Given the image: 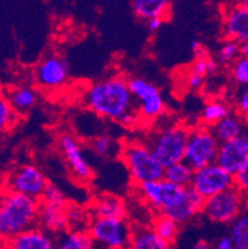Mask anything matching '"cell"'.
Segmentation results:
<instances>
[{"label":"cell","instance_id":"6da1fadb","mask_svg":"<svg viewBox=\"0 0 248 249\" xmlns=\"http://www.w3.org/2000/svg\"><path fill=\"white\" fill-rule=\"evenodd\" d=\"M86 107L101 118L119 123L136 104L126 77L112 76L91 83L83 93Z\"/></svg>","mask_w":248,"mask_h":249},{"label":"cell","instance_id":"7a4b0ae2","mask_svg":"<svg viewBox=\"0 0 248 249\" xmlns=\"http://www.w3.org/2000/svg\"><path fill=\"white\" fill-rule=\"evenodd\" d=\"M40 201L17 192L0 195V241L10 242L17 235L38 225Z\"/></svg>","mask_w":248,"mask_h":249},{"label":"cell","instance_id":"3957f363","mask_svg":"<svg viewBox=\"0 0 248 249\" xmlns=\"http://www.w3.org/2000/svg\"><path fill=\"white\" fill-rule=\"evenodd\" d=\"M119 156L135 186L164 178L165 167L156 160L147 142H127L120 150Z\"/></svg>","mask_w":248,"mask_h":249},{"label":"cell","instance_id":"277c9868","mask_svg":"<svg viewBox=\"0 0 248 249\" xmlns=\"http://www.w3.org/2000/svg\"><path fill=\"white\" fill-rule=\"evenodd\" d=\"M190 129L185 125L161 128L148 140V145L164 167L184 161Z\"/></svg>","mask_w":248,"mask_h":249},{"label":"cell","instance_id":"5b68a950","mask_svg":"<svg viewBox=\"0 0 248 249\" xmlns=\"http://www.w3.org/2000/svg\"><path fill=\"white\" fill-rule=\"evenodd\" d=\"M220 145L210 126L200 125L190 129L184 161L194 171L215 164Z\"/></svg>","mask_w":248,"mask_h":249},{"label":"cell","instance_id":"8992f818","mask_svg":"<svg viewBox=\"0 0 248 249\" xmlns=\"http://www.w3.org/2000/svg\"><path fill=\"white\" fill-rule=\"evenodd\" d=\"M88 232L95 244L104 249H128L133 228L127 219L92 218Z\"/></svg>","mask_w":248,"mask_h":249},{"label":"cell","instance_id":"52a82bcc","mask_svg":"<svg viewBox=\"0 0 248 249\" xmlns=\"http://www.w3.org/2000/svg\"><path fill=\"white\" fill-rule=\"evenodd\" d=\"M246 211V196L235 186L205 200L204 214L218 225H231Z\"/></svg>","mask_w":248,"mask_h":249},{"label":"cell","instance_id":"ba28073f","mask_svg":"<svg viewBox=\"0 0 248 249\" xmlns=\"http://www.w3.org/2000/svg\"><path fill=\"white\" fill-rule=\"evenodd\" d=\"M128 85L142 122L155 121L165 112V102L154 83L142 77H133L128 80Z\"/></svg>","mask_w":248,"mask_h":249},{"label":"cell","instance_id":"9c48e42d","mask_svg":"<svg viewBox=\"0 0 248 249\" xmlns=\"http://www.w3.org/2000/svg\"><path fill=\"white\" fill-rule=\"evenodd\" d=\"M184 191L185 187L174 185L165 178L145 182L136 186V192L139 197L147 205L158 211V213H167L169 210L175 207L183 197Z\"/></svg>","mask_w":248,"mask_h":249},{"label":"cell","instance_id":"30bf717a","mask_svg":"<svg viewBox=\"0 0 248 249\" xmlns=\"http://www.w3.org/2000/svg\"><path fill=\"white\" fill-rule=\"evenodd\" d=\"M49 185L46 176L33 164H24L14 170L8 178V191L17 192L27 197L41 200Z\"/></svg>","mask_w":248,"mask_h":249},{"label":"cell","instance_id":"8fae6325","mask_svg":"<svg viewBox=\"0 0 248 249\" xmlns=\"http://www.w3.org/2000/svg\"><path fill=\"white\" fill-rule=\"evenodd\" d=\"M235 186V180L231 174L225 171L217 164H211L202 169L195 170L191 187L205 200L221 194Z\"/></svg>","mask_w":248,"mask_h":249},{"label":"cell","instance_id":"7c38bea8","mask_svg":"<svg viewBox=\"0 0 248 249\" xmlns=\"http://www.w3.org/2000/svg\"><path fill=\"white\" fill-rule=\"evenodd\" d=\"M58 148L71 170L72 175L81 182H87L93 178V167L78 139L71 133H62L58 138Z\"/></svg>","mask_w":248,"mask_h":249},{"label":"cell","instance_id":"4fadbf2b","mask_svg":"<svg viewBox=\"0 0 248 249\" xmlns=\"http://www.w3.org/2000/svg\"><path fill=\"white\" fill-rule=\"evenodd\" d=\"M35 81L41 88L56 90L62 88L70 78L67 61L57 55L42 58L35 69Z\"/></svg>","mask_w":248,"mask_h":249},{"label":"cell","instance_id":"5bb4252c","mask_svg":"<svg viewBox=\"0 0 248 249\" xmlns=\"http://www.w3.org/2000/svg\"><path fill=\"white\" fill-rule=\"evenodd\" d=\"M248 160V126L240 137L222 142L216 164L235 176Z\"/></svg>","mask_w":248,"mask_h":249},{"label":"cell","instance_id":"9a60e30c","mask_svg":"<svg viewBox=\"0 0 248 249\" xmlns=\"http://www.w3.org/2000/svg\"><path fill=\"white\" fill-rule=\"evenodd\" d=\"M222 33L226 40L240 45L248 42V9L240 3L227 6L224 13Z\"/></svg>","mask_w":248,"mask_h":249},{"label":"cell","instance_id":"2e32d148","mask_svg":"<svg viewBox=\"0 0 248 249\" xmlns=\"http://www.w3.org/2000/svg\"><path fill=\"white\" fill-rule=\"evenodd\" d=\"M204 206L205 198L200 196L192 187L188 186L185 187L183 197L179 201V203L164 214L172 217L181 226L201 214L204 211Z\"/></svg>","mask_w":248,"mask_h":249},{"label":"cell","instance_id":"e0dca14e","mask_svg":"<svg viewBox=\"0 0 248 249\" xmlns=\"http://www.w3.org/2000/svg\"><path fill=\"white\" fill-rule=\"evenodd\" d=\"M67 205H54L40 201L38 207V225L42 230L57 235L68 230Z\"/></svg>","mask_w":248,"mask_h":249},{"label":"cell","instance_id":"ac0fdd59","mask_svg":"<svg viewBox=\"0 0 248 249\" xmlns=\"http://www.w3.org/2000/svg\"><path fill=\"white\" fill-rule=\"evenodd\" d=\"M90 213L91 218L126 219L127 206L119 196L106 194L93 201L90 207Z\"/></svg>","mask_w":248,"mask_h":249},{"label":"cell","instance_id":"d6986e66","mask_svg":"<svg viewBox=\"0 0 248 249\" xmlns=\"http://www.w3.org/2000/svg\"><path fill=\"white\" fill-rule=\"evenodd\" d=\"M10 249H56L51 233L41 227H34L9 242Z\"/></svg>","mask_w":248,"mask_h":249},{"label":"cell","instance_id":"ffe728a7","mask_svg":"<svg viewBox=\"0 0 248 249\" xmlns=\"http://www.w3.org/2000/svg\"><path fill=\"white\" fill-rule=\"evenodd\" d=\"M4 97L8 99L9 104L18 115H25L38 102V92L31 86H18L8 89L4 93Z\"/></svg>","mask_w":248,"mask_h":249},{"label":"cell","instance_id":"44dd1931","mask_svg":"<svg viewBox=\"0 0 248 249\" xmlns=\"http://www.w3.org/2000/svg\"><path fill=\"white\" fill-rule=\"evenodd\" d=\"M247 126V119L241 117L238 113L233 112L231 113L229 117L225 118L224 121H221L220 123L213 125L211 129H212L213 134L217 138L220 144H222V142H229V140H232L235 139V138L240 137V135L245 132Z\"/></svg>","mask_w":248,"mask_h":249},{"label":"cell","instance_id":"7402d4cb","mask_svg":"<svg viewBox=\"0 0 248 249\" xmlns=\"http://www.w3.org/2000/svg\"><path fill=\"white\" fill-rule=\"evenodd\" d=\"M131 5L134 14L147 21L152 19H165L172 9V4L167 0H134Z\"/></svg>","mask_w":248,"mask_h":249},{"label":"cell","instance_id":"603a6c76","mask_svg":"<svg viewBox=\"0 0 248 249\" xmlns=\"http://www.w3.org/2000/svg\"><path fill=\"white\" fill-rule=\"evenodd\" d=\"M128 249H170V244L161 239L149 226L133 228Z\"/></svg>","mask_w":248,"mask_h":249},{"label":"cell","instance_id":"cb8c5ba5","mask_svg":"<svg viewBox=\"0 0 248 249\" xmlns=\"http://www.w3.org/2000/svg\"><path fill=\"white\" fill-rule=\"evenodd\" d=\"M56 249H95V241L88 231L67 230L55 237Z\"/></svg>","mask_w":248,"mask_h":249},{"label":"cell","instance_id":"d4e9b609","mask_svg":"<svg viewBox=\"0 0 248 249\" xmlns=\"http://www.w3.org/2000/svg\"><path fill=\"white\" fill-rule=\"evenodd\" d=\"M231 113H233V110L227 102L221 101V99H213L205 104L201 112V122L204 125L212 128L213 125L229 117Z\"/></svg>","mask_w":248,"mask_h":249},{"label":"cell","instance_id":"484cf974","mask_svg":"<svg viewBox=\"0 0 248 249\" xmlns=\"http://www.w3.org/2000/svg\"><path fill=\"white\" fill-rule=\"evenodd\" d=\"M152 228L161 239H164L169 244L175 242L179 232H180V225L174 221L172 217L164 213H158V216L154 217L153 222H152Z\"/></svg>","mask_w":248,"mask_h":249},{"label":"cell","instance_id":"4316f807","mask_svg":"<svg viewBox=\"0 0 248 249\" xmlns=\"http://www.w3.org/2000/svg\"><path fill=\"white\" fill-rule=\"evenodd\" d=\"M229 237L235 249H248V212L241 213L229 225Z\"/></svg>","mask_w":248,"mask_h":249},{"label":"cell","instance_id":"83f0119b","mask_svg":"<svg viewBox=\"0 0 248 249\" xmlns=\"http://www.w3.org/2000/svg\"><path fill=\"white\" fill-rule=\"evenodd\" d=\"M192 176H194V170L191 169L185 161L165 167V171H164L165 180L180 187L191 186Z\"/></svg>","mask_w":248,"mask_h":249},{"label":"cell","instance_id":"f1b7e54d","mask_svg":"<svg viewBox=\"0 0 248 249\" xmlns=\"http://www.w3.org/2000/svg\"><path fill=\"white\" fill-rule=\"evenodd\" d=\"M91 148L99 158H114L117 153L120 155L122 150V148H118L117 142L108 134H98L93 138Z\"/></svg>","mask_w":248,"mask_h":249},{"label":"cell","instance_id":"f546056e","mask_svg":"<svg viewBox=\"0 0 248 249\" xmlns=\"http://www.w3.org/2000/svg\"><path fill=\"white\" fill-rule=\"evenodd\" d=\"M66 214H67L68 230L88 231V226H90L92 218L88 216L86 210H83V208L77 205L68 203Z\"/></svg>","mask_w":248,"mask_h":249},{"label":"cell","instance_id":"4dcf8cb0","mask_svg":"<svg viewBox=\"0 0 248 249\" xmlns=\"http://www.w3.org/2000/svg\"><path fill=\"white\" fill-rule=\"evenodd\" d=\"M241 56V45L236 41L226 40L218 50L216 61L221 65H232Z\"/></svg>","mask_w":248,"mask_h":249},{"label":"cell","instance_id":"1f68e13d","mask_svg":"<svg viewBox=\"0 0 248 249\" xmlns=\"http://www.w3.org/2000/svg\"><path fill=\"white\" fill-rule=\"evenodd\" d=\"M18 114L14 112L8 99L0 93V134H4L17 123Z\"/></svg>","mask_w":248,"mask_h":249},{"label":"cell","instance_id":"d6a6232c","mask_svg":"<svg viewBox=\"0 0 248 249\" xmlns=\"http://www.w3.org/2000/svg\"><path fill=\"white\" fill-rule=\"evenodd\" d=\"M231 76L241 87H248V57L241 56L231 65Z\"/></svg>","mask_w":248,"mask_h":249},{"label":"cell","instance_id":"836d02e7","mask_svg":"<svg viewBox=\"0 0 248 249\" xmlns=\"http://www.w3.org/2000/svg\"><path fill=\"white\" fill-rule=\"evenodd\" d=\"M216 69H217V61L202 53V55L197 56L195 62L191 65L190 73L205 77L206 74L215 72Z\"/></svg>","mask_w":248,"mask_h":249},{"label":"cell","instance_id":"e575fe53","mask_svg":"<svg viewBox=\"0 0 248 249\" xmlns=\"http://www.w3.org/2000/svg\"><path fill=\"white\" fill-rule=\"evenodd\" d=\"M40 201L46 203H54V205H67L68 203L67 200H66V196L61 191L60 187L51 182H49L47 187L45 189V192Z\"/></svg>","mask_w":248,"mask_h":249},{"label":"cell","instance_id":"d590c367","mask_svg":"<svg viewBox=\"0 0 248 249\" xmlns=\"http://www.w3.org/2000/svg\"><path fill=\"white\" fill-rule=\"evenodd\" d=\"M236 113L248 121V87H241L236 96Z\"/></svg>","mask_w":248,"mask_h":249},{"label":"cell","instance_id":"8d00e7d4","mask_svg":"<svg viewBox=\"0 0 248 249\" xmlns=\"http://www.w3.org/2000/svg\"><path fill=\"white\" fill-rule=\"evenodd\" d=\"M233 180H235L236 189L240 190L245 196H248V160L233 176Z\"/></svg>","mask_w":248,"mask_h":249},{"label":"cell","instance_id":"74e56055","mask_svg":"<svg viewBox=\"0 0 248 249\" xmlns=\"http://www.w3.org/2000/svg\"><path fill=\"white\" fill-rule=\"evenodd\" d=\"M205 81V77L197 76V74L194 73H189L188 76V87L191 88V89H199V88L202 87Z\"/></svg>","mask_w":248,"mask_h":249},{"label":"cell","instance_id":"f35d334b","mask_svg":"<svg viewBox=\"0 0 248 249\" xmlns=\"http://www.w3.org/2000/svg\"><path fill=\"white\" fill-rule=\"evenodd\" d=\"M212 249H235L229 235H224L212 246Z\"/></svg>","mask_w":248,"mask_h":249},{"label":"cell","instance_id":"ab89813d","mask_svg":"<svg viewBox=\"0 0 248 249\" xmlns=\"http://www.w3.org/2000/svg\"><path fill=\"white\" fill-rule=\"evenodd\" d=\"M163 22H164V19H152V20H149V21H147L148 30L152 31V33H155V31H158L159 29L161 28Z\"/></svg>","mask_w":248,"mask_h":249},{"label":"cell","instance_id":"60d3db41","mask_svg":"<svg viewBox=\"0 0 248 249\" xmlns=\"http://www.w3.org/2000/svg\"><path fill=\"white\" fill-rule=\"evenodd\" d=\"M190 49L192 50V52L195 53V56H200L202 55V53H205L204 50H202L201 47V44H200L199 41H196V40H192V41L190 42Z\"/></svg>","mask_w":248,"mask_h":249},{"label":"cell","instance_id":"b9f144b4","mask_svg":"<svg viewBox=\"0 0 248 249\" xmlns=\"http://www.w3.org/2000/svg\"><path fill=\"white\" fill-rule=\"evenodd\" d=\"M191 249H212V246L208 241L201 239V241H197L194 246L191 247Z\"/></svg>","mask_w":248,"mask_h":249},{"label":"cell","instance_id":"7bdbcfd3","mask_svg":"<svg viewBox=\"0 0 248 249\" xmlns=\"http://www.w3.org/2000/svg\"><path fill=\"white\" fill-rule=\"evenodd\" d=\"M241 55L247 56L248 57V42H245V44L241 45Z\"/></svg>","mask_w":248,"mask_h":249},{"label":"cell","instance_id":"ee69618b","mask_svg":"<svg viewBox=\"0 0 248 249\" xmlns=\"http://www.w3.org/2000/svg\"><path fill=\"white\" fill-rule=\"evenodd\" d=\"M0 249H10V246H9V242L0 241Z\"/></svg>","mask_w":248,"mask_h":249},{"label":"cell","instance_id":"f6af8a7d","mask_svg":"<svg viewBox=\"0 0 248 249\" xmlns=\"http://www.w3.org/2000/svg\"><path fill=\"white\" fill-rule=\"evenodd\" d=\"M240 4L242 6H245L246 9H248V0H245V1H240Z\"/></svg>","mask_w":248,"mask_h":249},{"label":"cell","instance_id":"bcb514c9","mask_svg":"<svg viewBox=\"0 0 248 249\" xmlns=\"http://www.w3.org/2000/svg\"><path fill=\"white\" fill-rule=\"evenodd\" d=\"M246 211L248 212V196H246Z\"/></svg>","mask_w":248,"mask_h":249}]
</instances>
